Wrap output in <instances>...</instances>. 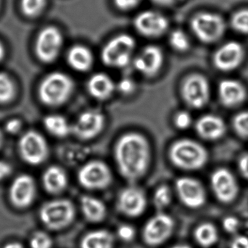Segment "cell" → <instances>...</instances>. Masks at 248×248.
I'll use <instances>...</instances> for the list:
<instances>
[{
    "label": "cell",
    "instance_id": "1",
    "mask_svg": "<svg viewBox=\"0 0 248 248\" xmlns=\"http://www.w3.org/2000/svg\"><path fill=\"white\" fill-rule=\"evenodd\" d=\"M118 169L125 180L134 183L147 173L150 161V147L144 136L136 132L122 136L115 147Z\"/></svg>",
    "mask_w": 248,
    "mask_h": 248
},
{
    "label": "cell",
    "instance_id": "2",
    "mask_svg": "<svg viewBox=\"0 0 248 248\" xmlns=\"http://www.w3.org/2000/svg\"><path fill=\"white\" fill-rule=\"evenodd\" d=\"M170 161L183 170H196L202 169L208 161V153L198 141L189 139L178 140L169 151Z\"/></svg>",
    "mask_w": 248,
    "mask_h": 248
},
{
    "label": "cell",
    "instance_id": "3",
    "mask_svg": "<svg viewBox=\"0 0 248 248\" xmlns=\"http://www.w3.org/2000/svg\"><path fill=\"white\" fill-rule=\"evenodd\" d=\"M74 83L71 77L61 72L46 76L39 87L41 101L51 107L62 106L74 92Z\"/></svg>",
    "mask_w": 248,
    "mask_h": 248
},
{
    "label": "cell",
    "instance_id": "4",
    "mask_svg": "<svg viewBox=\"0 0 248 248\" xmlns=\"http://www.w3.org/2000/svg\"><path fill=\"white\" fill-rule=\"evenodd\" d=\"M76 217L74 204L69 200L58 199L45 202L39 211L42 224L50 230L59 231L71 225Z\"/></svg>",
    "mask_w": 248,
    "mask_h": 248
},
{
    "label": "cell",
    "instance_id": "5",
    "mask_svg": "<svg viewBox=\"0 0 248 248\" xmlns=\"http://www.w3.org/2000/svg\"><path fill=\"white\" fill-rule=\"evenodd\" d=\"M136 48V42L128 34L118 35L103 47L101 58L103 63L110 68H125L131 61Z\"/></svg>",
    "mask_w": 248,
    "mask_h": 248
},
{
    "label": "cell",
    "instance_id": "6",
    "mask_svg": "<svg viewBox=\"0 0 248 248\" xmlns=\"http://www.w3.org/2000/svg\"><path fill=\"white\" fill-rule=\"evenodd\" d=\"M191 29L201 42L211 44L217 42L224 36L227 24L220 15L202 12L192 17Z\"/></svg>",
    "mask_w": 248,
    "mask_h": 248
},
{
    "label": "cell",
    "instance_id": "7",
    "mask_svg": "<svg viewBox=\"0 0 248 248\" xmlns=\"http://www.w3.org/2000/svg\"><path fill=\"white\" fill-rule=\"evenodd\" d=\"M63 45V36L55 26H46L38 33L35 52L42 62L51 63L56 61Z\"/></svg>",
    "mask_w": 248,
    "mask_h": 248
},
{
    "label": "cell",
    "instance_id": "8",
    "mask_svg": "<svg viewBox=\"0 0 248 248\" xmlns=\"http://www.w3.org/2000/svg\"><path fill=\"white\" fill-rule=\"evenodd\" d=\"M78 180L85 189L102 190L111 185L113 175L104 162L93 160L86 163L78 170Z\"/></svg>",
    "mask_w": 248,
    "mask_h": 248
},
{
    "label": "cell",
    "instance_id": "9",
    "mask_svg": "<svg viewBox=\"0 0 248 248\" xmlns=\"http://www.w3.org/2000/svg\"><path fill=\"white\" fill-rule=\"evenodd\" d=\"M182 95L186 104L192 108L205 107L211 98V87L208 79L199 74L186 77L182 84Z\"/></svg>",
    "mask_w": 248,
    "mask_h": 248
},
{
    "label": "cell",
    "instance_id": "10",
    "mask_svg": "<svg viewBox=\"0 0 248 248\" xmlns=\"http://www.w3.org/2000/svg\"><path fill=\"white\" fill-rule=\"evenodd\" d=\"M18 148L23 160L33 166L44 163L49 155V147L45 137L33 130L27 131L20 137Z\"/></svg>",
    "mask_w": 248,
    "mask_h": 248
},
{
    "label": "cell",
    "instance_id": "11",
    "mask_svg": "<svg viewBox=\"0 0 248 248\" xmlns=\"http://www.w3.org/2000/svg\"><path fill=\"white\" fill-rule=\"evenodd\" d=\"M214 196L223 204L234 202L239 195L240 186L232 172L226 168H219L213 172L210 179Z\"/></svg>",
    "mask_w": 248,
    "mask_h": 248
},
{
    "label": "cell",
    "instance_id": "12",
    "mask_svg": "<svg viewBox=\"0 0 248 248\" xmlns=\"http://www.w3.org/2000/svg\"><path fill=\"white\" fill-rule=\"evenodd\" d=\"M174 221L170 216L159 213L152 217L143 229L144 243L151 247H156L167 241L174 229Z\"/></svg>",
    "mask_w": 248,
    "mask_h": 248
},
{
    "label": "cell",
    "instance_id": "13",
    "mask_svg": "<svg viewBox=\"0 0 248 248\" xmlns=\"http://www.w3.org/2000/svg\"><path fill=\"white\" fill-rule=\"evenodd\" d=\"M246 56L244 47L237 41H229L223 44L214 52L213 63L218 71L228 73L239 68Z\"/></svg>",
    "mask_w": 248,
    "mask_h": 248
},
{
    "label": "cell",
    "instance_id": "14",
    "mask_svg": "<svg viewBox=\"0 0 248 248\" xmlns=\"http://www.w3.org/2000/svg\"><path fill=\"white\" fill-rule=\"evenodd\" d=\"M178 196L182 203L192 209L202 208L207 201L205 187L201 182L191 177L179 178L176 182Z\"/></svg>",
    "mask_w": 248,
    "mask_h": 248
},
{
    "label": "cell",
    "instance_id": "15",
    "mask_svg": "<svg viewBox=\"0 0 248 248\" xmlns=\"http://www.w3.org/2000/svg\"><path fill=\"white\" fill-rule=\"evenodd\" d=\"M36 196L34 179L27 174L17 176L12 182L9 190V198L13 206L19 209L29 208Z\"/></svg>",
    "mask_w": 248,
    "mask_h": 248
},
{
    "label": "cell",
    "instance_id": "16",
    "mask_svg": "<svg viewBox=\"0 0 248 248\" xmlns=\"http://www.w3.org/2000/svg\"><path fill=\"white\" fill-rule=\"evenodd\" d=\"M134 27L137 31L148 38L162 36L167 31L169 23L162 13L153 10L141 12L134 20Z\"/></svg>",
    "mask_w": 248,
    "mask_h": 248
},
{
    "label": "cell",
    "instance_id": "17",
    "mask_svg": "<svg viewBox=\"0 0 248 248\" xmlns=\"http://www.w3.org/2000/svg\"><path fill=\"white\" fill-rule=\"evenodd\" d=\"M147 208L145 194L137 186H130L120 192L117 209L121 214L131 218L140 217Z\"/></svg>",
    "mask_w": 248,
    "mask_h": 248
},
{
    "label": "cell",
    "instance_id": "18",
    "mask_svg": "<svg viewBox=\"0 0 248 248\" xmlns=\"http://www.w3.org/2000/svg\"><path fill=\"white\" fill-rule=\"evenodd\" d=\"M105 121L101 113L93 110L84 112L71 126V132L83 141L93 140L103 131Z\"/></svg>",
    "mask_w": 248,
    "mask_h": 248
},
{
    "label": "cell",
    "instance_id": "19",
    "mask_svg": "<svg viewBox=\"0 0 248 248\" xmlns=\"http://www.w3.org/2000/svg\"><path fill=\"white\" fill-rule=\"evenodd\" d=\"M220 103L227 108H234L242 106L247 100V89L243 83L233 78L220 81L218 87Z\"/></svg>",
    "mask_w": 248,
    "mask_h": 248
},
{
    "label": "cell",
    "instance_id": "20",
    "mask_svg": "<svg viewBox=\"0 0 248 248\" xmlns=\"http://www.w3.org/2000/svg\"><path fill=\"white\" fill-rule=\"evenodd\" d=\"M163 62V54L160 48L155 45L144 47L134 59V68L146 77L157 74Z\"/></svg>",
    "mask_w": 248,
    "mask_h": 248
},
{
    "label": "cell",
    "instance_id": "21",
    "mask_svg": "<svg viewBox=\"0 0 248 248\" xmlns=\"http://www.w3.org/2000/svg\"><path fill=\"white\" fill-rule=\"evenodd\" d=\"M195 129L198 135L208 141H217L227 133V124L219 116L214 114L202 116L197 121Z\"/></svg>",
    "mask_w": 248,
    "mask_h": 248
},
{
    "label": "cell",
    "instance_id": "22",
    "mask_svg": "<svg viewBox=\"0 0 248 248\" xmlns=\"http://www.w3.org/2000/svg\"><path fill=\"white\" fill-rule=\"evenodd\" d=\"M116 86L113 80L103 73L94 74L87 83V90L92 97L98 100H106L114 93Z\"/></svg>",
    "mask_w": 248,
    "mask_h": 248
},
{
    "label": "cell",
    "instance_id": "23",
    "mask_svg": "<svg viewBox=\"0 0 248 248\" xmlns=\"http://www.w3.org/2000/svg\"><path fill=\"white\" fill-rule=\"evenodd\" d=\"M42 182L46 192L58 195L65 190L68 185V177L63 169L52 166L46 169L42 176Z\"/></svg>",
    "mask_w": 248,
    "mask_h": 248
},
{
    "label": "cell",
    "instance_id": "24",
    "mask_svg": "<svg viewBox=\"0 0 248 248\" xmlns=\"http://www.w3.org/2000/svg\"><path fill=\"white\" fill-rule=\"evenodd\" d=\"M67 61L73 69L79 72L90 71L94 62L91 50L83 45H75L68 51Z\"/></svg>",
    "mask_w": 248,
    "mask_h": 248
},
{
    "label": "cell",
    "instance_id": "25",
    "mask_svg": "<svg viewBox=\"0 0 248 248\" xmlns=\"http://www.w3.org/2000/svg\"><path fill=\"white\" fill-rule=\"evenodd\" d=\"M81 212L89 222L99 223L107 216V208L103 201L94 197L84 195L80 200Z\"/></svg>",
    "mask_w": 248,
    "mask_h": 248
},
{
    "label": "cell",
    "instance_id": "26",
    "mask_svg": "<svg viewBox=\"0 0 248 248\" xmlns=\"http://www.w3.org/2000/svg\"><path fill=\"white\" fill-rule=\"evenodd\" d=\"M114 236L105 230H96L86 234L81 241V248H113Z\"/></svg>",
    "mask_w": 248,
    "mask_h": 248
},
{
    "label": "cell",
    "instance_id": "27",
    "mask_svg": "<svg viewBox=\"0 0 248 248\" xmlns=\"http://www.w3.org/2000/svg\"><path fill=\"white\" fill-rule=\"evenodd\" d=\"M194 237L201 247L208 248L218 243L219 233L214 224L208 222L202 223L195 229Z\"/></svg>",
    "mask_w": 248,
    "mask_h": 248
},
{
    "label": "cell",
    "instance_id": "28",
    "mask_svg": "<svg viewBox=\"0 0 248 248\" xmlns=\"http://www.w3.org/2000/svg\"><path fill=\"white\" fill-rule=\"evenodd\" d=\"M44 125L48 132L59 138L67 137L71 133V126L63 116L49 115L44 119Z\"/></svg>",
    "mask_w": 248,
    "mask_h": 248
},
{
    "label": "cell",
    "instance_id": "29",
    "mask_svg": "<svg viewBox=\"0 0 248 248\" xmlns=\"http://www.w3.org/2000/svg\"><path fill=\"white\" fill-rule=\"evenodd\" d=\"M47 0H20L22 13L30 18L40 16L46 6Z\"/></svg>",
    "mask_w": 248,
    "mask_h": 248
},
{
    "label": "cell",
    "instance_id": "30",
    "mask_svg": "<svg viewBox=\"0 0 248 248\" xmlns=\"http://www.w3.org/2000/svg\"><path fill=\"white\" fill-rule=\"evenodd\" d=\"M16 93V87L12 78L4 72H0V103L11 101Z\"/></svg>",
    "mask_w": 248,
    "mask_h": 248
},
{
    "label": "cell",
    "instance_id": "31",
    "mask_svg": "<svg viewBox=\"0 0 248 248\" xmlns=\"http://www.w3.org/2000/svg\"><path fill=\"white\" fill-rule=\"evenodd\" d=\"M231 26L236 32L248 34V8L237 10L232 16Z\"/></svg>",
    "mask_w": 248,
    "mask_h": 248
},
{
    "label": "cell",
    "instance_id": "32",
    "mask_svg": "<svg viewBox=\"0 0 248 248\" xmlns=\"http://www.w3.org/2000/svg\"><path fill=\"white\" fill-rule=\"evenodd\" d=\"M169 43L175 50L178 52H185L190 46V41L184 31L174 30L169 36Z\"/></svg>",
    "mask_w": 248,
    "mask_h": 248
},
{
    "label": "cell",
    "instance_id": "33",
    "mask_svg": "<svg viewBox=\"0 0 248 248\" xmlns=\"http://www.w3.org/2000/svg\"><path fill=\"white\" fill-rule=\"evenodd\" d=\"M172 195L170 188L166 185H162L156 189L153 198V203L159 211L167 208L171 202Z\"/></svg>",
    "mask_w": 248,
    "mask_h": 248
},
{
    "label": "cell",
    "instance_id": "34",
    "mask_svg": "<svg viewBox=\"0 0 248 248\" xmlns=\"http://www.w3.org/2000/svg\"><path fill=\"white\" fill-rule=\"evenodd\" d=\"M232 127L238 137L248 140V110L240 112L234 116Z\"/></svg>",
    "mask_w": 248,
    "mask_h": 248
},
{
    "label": "cell",
    "instance_id": "35",
    "mask_svg": "<svg viewBox=\"0 0 248 248\" xmlns=\"http://www.w3.org/2000/svg\"><path fill=\"white\" fill-rule=\"evenodd\" d=\"M53 241L50 236L45 232H36L29 240L30 248H52Z\"/></svg>",
    "mask_w": 248,
    "mask_h": 248
},
{
    "label": "cell",
    "instance_id": "36",
    "mask_svg": "<svg viewBox=\"0 0 248 248\" xmlns=\"http://www.w3.org/2000/svg\"><path fill=\"white\" fill-rule=\"evenodd\" d=\"M174 123L176 126L179 129H186L188 127L190 126L192 124V117L187 112H179L175 117Z\"/></svg>",
    "mask_w": 248,
    "mask_h": 248
},
{
    "label": "cell",
    "instance_id": "37",
    "mask_svg": "<svg viewBox=\"0 0 248 248\" xmlns=\"http://www.w3.org/2000/svg\"><path fill=\"white\" fill-rule=\"evenodd\" d=\"M239 226H240V222L235 217H227L223 221V227L225 231L229 233L236 232V231L238 230Z\"/></svg>",
    "mask_w": 248,
    "mask_h": 248
},
{
    "label": "cell",
    "instance_id": "38",
    "mask_svg": "<svg viewBox=\"0 0 248 248\" xmlns=\"http://www.w3.org/2000/svg\"><path fill=\"white\" fill-rule=\"evenodd\" d=\"M119 237L124 241L129 242L134 239L135 232L132 227L128 225H122L118 230Z\"/></svg>",
    "mask_w": 248,
    "mask_h": 248
},
{
    "label": "cell",
    "instance_id": "39",
    "mask_svg": "<svg viewBox=\"0 0 248 248\" xmlns=\"http://www.w3.org/2000/svg\"><path fill=\"white\" fill-rule=\"evenodd\" d=\"M142 0H114V4L122 10H130L137 7Z\"/></svg>",
    "mask_w": 248,
    "mask_h": 248
},
{
    "label": "cell",
    "instance_id": "40",
    "mask_svg": "<svg viewBox=\"0 0 248 248\" xmlns=\"http://www.w3.org/2000/svg\"><path fill=\"white\" fill-rule=\"evenodd\" d=\"M230 248H248V237L246 235H237L230 243Z\"/></svg>",
    "mask_w": 248,
    "mask_h": 248
},
{
    "label": "cell",
    "instance_id": "41",
    "mask_svg": "<svg viewBox=\"0 0 248 248\" xmlns=\"http://www.w3.org/2000/svg\"><path fill=\"white\" fill-rule=\"evenodd\" d=\"M21 128V122L17 119H13L8 121L5 125L6 131L11 134H17L20 131Z\"/></svg>",
    "mask_w": 248,
    "mask_h": 248
},
{
    "label": "cell",
    "instance_id": "42",
    "mask_svg": "<svg viewBox=\"0 0 248 248\" xmlns=\"http://www.w3.org/2000/svg\"><path fill=\"white\" fill-rule=\"evenodd\" d=\"M119 89L124 94H129L134 91V82L129 78H124L119 82Z\"/></svg>",
    "mask_w": 248,
    "mask_h": 248
},
{
    "label": "cell",
    "instance_id": "43",
    "mask_svg": "<svg viewBox=\"0 0 248 248\" xmlns=\"http://www.w3.org/2000/svg\"><path fill=\"white\" fill-rule=\"evenodd\" d=\"M239 169L241 174L248 180V154L243 155L239 160Z\"/></svg>",
    "mask_w": 248,
    "mask_h": 248
},
{
    "label": "cell",
    "instance_id": "44",
    "mask_svg": "<svg viewBox=\"0 0 248 248\" xmlns=\"http://www.w3.org/2000/svg\"><path fill=\"white\" fill-rule=\"evenodd\" d=\"M12 173V168L7 162L0 160V181L6 179Z\"/></svg>",
    "mask_w": 248,
    "mask_h": 248
},
{
    "label": "cell",
    "instance_id": "45",
    "mask_svg": "<svg viewBox=\"0 0 248 248\" xmlns=\"http://www.w3.org/2000/svg\"><path fill=\"white\" fill-rule=\"evenodd\" d=\"M152 1L158 5L167 7V6L171 5L174 2L175 0H152Z\"/></svg>",
    "mask_w": 248,
    "mask_h": 248
},
{
    "label": "cell",
    "instance_id": "46",
    "mask_svg": "<svg viewBox=\"0 0 248 248\" xmlns=\"http://www.w3.org/2000/svg\"><path fill=\"white\" fill-rule=\"evenodd\" d=\"M3 248H23V245L18 242H10V243H7V244L4 245Z\"/></svg>",
    "mask_w": 248,
    "mask_h": 248
},
{
    "label": "cell",
    "instance_id": "47",
    "mask_svg": "<svg viewBox=\"0 0 248 248\" xmlns=\"http://www.w3.org/2000/svg\"><path fill=\"white\" fill-rule=\"evenodd\" d=\"M4 55H5V48L3 44L0 42V62L4 59Z\"/></svg>",
    "mask_w": 248,
    "mask_h": 248
},
{
    "label": "cell",
    "instance_id": "48",
    "mask_svg": "<svg viewBox=\"0 0 248 248\" xmlns=\"http://www.w3.org/2000/svg\"><path fill=\"white\" fill-rule=\"evenodd\" d=\"M170 248H192L188 245H178V246H173Z\"/></svg>",
    "mask_w": 248,
    "mask_h": 248
},
{
    "label": "cell",
    "instance_id": "49",
    "mask_svg": "<svg viewBox=\"0 0 248 248\" xmlns=\"http://www.w3.org/2000/svg\"><path fill=\"white\" fill-rule=\"evenodd\" d=\"M3 140H4V137H3L2 133L0 131V148H1V146L3 144Z\"/></svg>",
    "mask_w": 248,
    "mask_h": 248
},
{
    "label": "cell",
    "instance_id": "50",
    "mask_svg": "<svg viewBox=\"0 0 248 248\" xmlns=\"http://www.w3.org/2000/svg\"><path fill=\"white\" fill-rule=\"evenodd\" d=\"M1 0H0V6H1Z\"/></svg>",
    "mask_w": 248,
    "mask_h": 248
}]
</instances>
